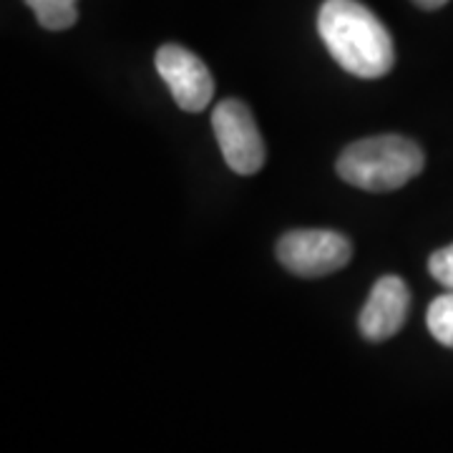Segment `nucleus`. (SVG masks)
<instances>
[{
  "label": "nucleus",
  "mask_w": 453,
  "mask_h": 453,
  "mask_svg": "<svg viewBox=\"0 0 453 453\" xmlns=\"http://www.w3.org/2000/svg\"><path fill=\"white\" fill-rule=\"evenodd\" d=\"M318 33L340 68L357 79H383L393 71V38L363 3L325 0L318 13Z\"/></svg>",
  "instance_id": "f257e3e1"
},
{
  "label": "nucleus",
  "mask_w": 453,
  "mask_h": 453,
  "mask_svg": "<svg viewBox=\"0 0 453 453\" xmlns=\"http://www.w3.org/2000/svg\"><path fill=\"white\" fill-rule=\"evenodd\" d=\"M426 166L421 146L398 134L371 136L338 157V177L363 192H395Z\"/></svg>",
  "instance_id": "f03ea898"
},
{
  "label": "nucleus",
  "mask_w": 453,
  "mask_h": 453,
  "mask_svg": "<svg viewBox=\"0 0 453 453\" xmlns=\"http://www.w3.org/2000/svg\"><path fill=\"white\" fill-rule=\"evenodd\" d=\"M353 257V244L333 229H292L277 242V259L297 277H325L342 270Z\"/></svg>",
  "instance_id": "7ed1b4c3"
},
{
  "label": "nucleus",
  "mask_w": 453,
  "mask_h": 453,
  "mask_svg": "<svg viewBox=\"0 0 453 453\" xmlns=\"http://www.w3.org/2000/svg\"><path fill=\"white\" fill-rule=\"evenodd\" d=\"M211 129L226 166L237 174H257L265 166V142L252 111L237 98H225L211 111Z\"/></svg>",
  "instance_id": "20e7f679"
},
{
  "label": "nucleus",
  "mask_w": 453,
  "mask_h": 453,
  "mask_svg": "<svg viewBox=\"0 0 453 453\" xmlns=\"http://www.w3.org/2000/svg\"><path fill=\"white\" fill-rule=\"evenodd\" d=\"M157 71L181 111H204L214 96V79L204 61L177 43L157 50Z\"/></svg>",
  "instance_id": "39448f33"
},
{
  "label": "nucleus",
  "mask_w": 453,
  "mask_h": 453,
  "mask_svg": "<svg viewBox=\"0 0 453 453\" xmlns=\"http://www.w3.org/2000/svg\"><path fill=\"white\" fill-rule=\"evenodd\" d=\"M411 308V292L401 277L386 275L372 285L365 305L360 310V333L372 342H383L401 333Z\"/></svg>",
  "instance_id": "423d86ee"
},
{
  "label": "nucleus",
  "mask_w": 453,
  "mask_h": 453,
  "mask_svg": "<svg viewBox=\"0 0 453 453\" xmlns=\"http://www.w3.org/2000/svg\"><path fill=\"white\" fill-rule=\"evenodd\" d=\"M46 31H65L79 20V0H26Z\"/></svg>",
  "instance_id": "0eeeda50"
},
{
  "label": "nucleus",
  "mask_w": 453,
  "mask_h": 453,
  "mask_svg": "<svg viewBox=\"0 0 453 453\" xmlns=\"http://www.w3.org/2000/svg\"><path fill=\"white\" fill-rule=\"evenodd\" d=\"M426 323H428V330L431 335L446 345V348H453V292H446L436 297L428 308V315H426Z\"/></svg>",
  "instance_id": "6e6552de"
},
{
  "label": "nucleus",
  "mask_w": 453,
  "mask_h": 453,
  "mask_svg": "<svg viewBox=\"0 0 453 453\" xmlns=\"http://www.w3.org/2000/svg\"><path fill=\"white\" fill-rule=\"evenodd\" d=\"M428 273L431 277L441 282L443 288H449V292H453V244L443 247L431 255L428 259Z\"/></svg>",
  "instance_id": "1a4fd4ad"
},
{
  "label": "nucleus",
  "mask_w": 453,
  "mask_h": 453,
  "mask_svg": "<svg viewBox=\"0 0 453 453\" xmlns=\"http://www.w3.org/2000/svg\"><path fill=\"white\" fill-rule=\"evenodd\" d=\"M418 8H423V11H438V8H443L449 0H413Z\"/></svg>",
  "instance_id": "9d476101"
}]
</instances>
